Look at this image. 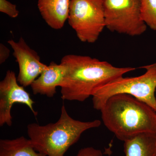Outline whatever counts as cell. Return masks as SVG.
Listing matches in <instances>:
<instances>
[{"label":"cell","mask_w":156,"mask_h":156,"mask_svg":"<svg viewBox=\"0 0 156 156\" xmlns=\"http://www.w3.org/2000/svg\"><path fill=\"white\" fill-rule=\"evenodd\" d=\"M67 20L81 42L95 43L106 27L103 0H71Z\"/></svg>","instance_id":"cell-5"},{"label":"cell","mask_w":156,"mask_h":156,"mask_svg":"<svg viewBox=\"0 0 156 156\" xmlns=\"http://www.w3.org/2000/svg\"><path fill=\"white\" fill-rule=\"evenodd\" d=\"M0 156H46L37 152L30 140L21 136L14 139H1Z\"/></svg>","instance_id":"cell-12"},{"label":"cell","mask_w":156,"mask_h":156,"mask_svg":"<svg viewBox=\"0 0 156 156\" xmlns=\"http://www.w3.org/2000/svg\"><path fill=\"white\" fill-rule=\"evenodd\" d=\"M10 50L4 44H0V64L5 62L10 56Z\"/></svg>","instance_id":"cell-16"},{"label":"cell","mask_w":156,"mask_h":156,"mask_svg":"<svg viewBox=\"0 0 156 156\" xmlns=\"http://www.w3.org/2000/svg\"><path fill=\"white\" fill-rule=\"evenodd\" d=\"M140 14L147 26L156 31V0H140Z\"/></svg>","instance_id":"cell-13"},{"label":"cell","mask_w":156,"mask_h":156,"mask_svg":"<svg viewBox=\"0 0 156 156\" xmlns=\"http://www.w3.org/2000/svg\"><path fill=\"white\" fill-rule=\"evenodd\" d=\"M0 11L13 18H16L19 14L16 5L7 0H0Z\"/></svg>","instance_id":"cell-14"},{"label":"cell","mask_w":156,"mask_h":156,"mask_svg":"<svg viewBox=\"0 0 156 156\" xmlns=\"http://www.w3.org/2000/svg\"><path fill=\"white\" fill-rule=\"evenodd\" d=\"M71 0H38V8L43 19L51 28L61 29L69 15Z\"/></svg>","instance_id":"cell-10"},{"label":"cell","mask_w":156,"mask_h":156,"mask_svg":"<svg viewBox=\"0 0 156 156\" xmlns=\"http://www.w3.org/2000/svg\"><path fill=\"white\" fill-rule=\"evenodd\" d=\"M14 51V56L19 66L17 80L23 87L30 86L38 77L48 65L42 63L38 54L31 49L23 37L18 41L10 40L8 41Z\"/></svg>","instance_id":"cell-8"},{"label":"cell","mask_w":156,"mask_h":156,"mask_svg":"<svg viewBox=\"0 0 156 156\" xmlns=\"http://www.w3.org/2000/svg\"><path fill=\"white\" fill-rule=\"evenodd\" d=\"M124 142L125 156H156L155 134H140Z\"/></svg>","instance_id":"cell-11"},{"label":"cell","mask_w":156,"mask_h":156,"mask_svg":"<svg viewBox=\"0 0 156 156\" xmlns=\"http://www.w3.org/2000/svg\"><path fill=\"white\" fill-rule=\"evenodd\" d=\"M106 28L135 37L146 31L140 14V0H103Z\"/></svg>","instance_id":"cell-6"},{"label":"cell","mask_w":156,"mask_h":156,"mask_svg":"<svg viewBox=\"0 0 156 156\" xmlns=\"http://www.w3.org/2000/svg\"><path fill=\"white\" fill-rule=\"evenodd\" d=\"M76 156H103L101 151L93 147H87L81 149Z\"/></svg>","instance_id":"cell-15"},{"label":"cell","mask_w":156,"mask_h":156,"mask_svg":"<svg viewBox=\"0 0 156 156\" xmlns=\"http://www.w3.org/2000/svg\"><path fill=\"white\" fill-rule=\"evenodd\" d=\"M65 73L61 88L62 100L84 101L98 87L133 71V67H117L107 61L83 55L69 54L62 58Z\"/></svg>","instance_id":"cell-1"},{"label":"cell","mask_w":156,"mask_h":156,"mask_svg":"<svg viewBox=\"0 0 156 156\" xmlns=\"http://www.w3.org/2000/svg\"><path fill=\"white\" fill-rule=\"evenodd\" d=\"M99 111L105 126L121 141L143 134L156 135V112L131 95H113Z\"/></svg>","instance_id":"cell-2"},{"label":"cell","mask_w":156,"mask_h":156,"mask_svg":"<svg viewBox=\"0 0 156 156\" xmlns=\"http://www.w3.org/2000/svg\"><path fill=\"white\" fill-rule=\"evenodd\" d=\"M101 125L99 120L82 122L74 119L64 105L59 119L54 123L41 126L29 124L27 134L34 149L46 156H64L69 148L77 142L83 133Z\"/></svg>","instance_id":"cell-3"},{"label":"cell","mask_w":156,"mask_h":156,"mask_svg":"<svg viewBox=\"0 0 156 156\" xmlns=\"http://www.w3.org/2000/svg\"><path fill=\"white\" fill-rule=\"evenodd\" d=\"M16 103L25 105L35 116L37 115L34 108V101L23 87L20 86L15 73L9 70L0 82V126H12L11 108Z\"/></svg>","instance_id":"cell-7"},{"label":"cell","mask_w":156,"mask_h":156,"mask_svg":"<svg viewBox=\"0 0 156 156\" xmlns=\"http://www.w3.org/2000/svg\"><path fill=\"white\" fill-rule=\"evenodd\" d=\"M64 73V66L51 62L30 85L33 93L53 97L56 94V87H59L62 82Z\"/></svg>","instance_id":"cell-9"},{"label":"cell","mask_w":156,"mask_h":156,"mask_svg":"<svg viewBox=\"0 0 156 156\" xmlns=\"http://www.w3.org/2000/svg\"><path fill=\"white\" fill-rule=\"evenodd\" d=\"M140 68L146 70L142 75L131 77L123 76L95 89L92 95L93 108L100 110L110 97L126 94L147 104L156 112V62Z\"/></svg>","instance_id":"cell-4"}]
</instances>
